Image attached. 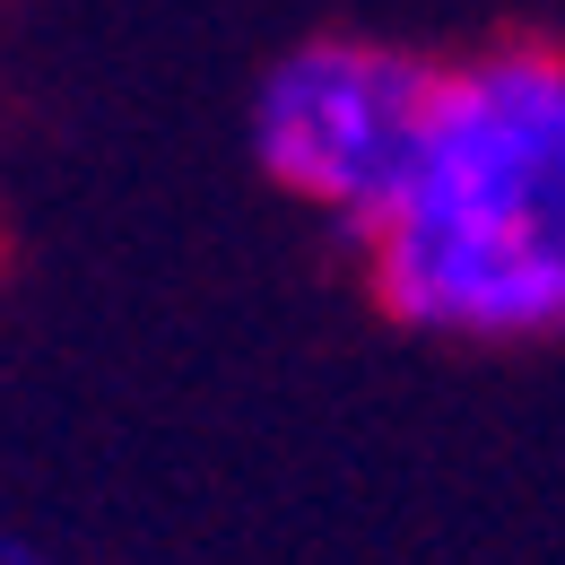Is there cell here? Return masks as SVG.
<instances>
[{"label": "cell", "instance_id": "2", "mask_svg": "<svg viewBox=\"0 0 565 565\" xmlns=\"http://www.w3.org/2000/svg\"><path fill=\"white\" fill-rule=\"evenodd\" d=\"M435 78L444 62L374 35H305L253 87V166L287 201L365 244L426 148Z\"/></svg>", "mask_w": 565, "mask_h": 565}, {"label": "cell", "instance_id": "3", "mask_svg": "<svg viewBox=\"0 0 565 565\" xmlns=\"http://www.w3.org/2000/svg\"><path fill=\"white\" fill-rule=\"evenodd\" d=\"M0 565H62V557H53L35 531H9V540H0Z\"/></svg>", "mask_w": 565, "mask_h": 565}, {"label": "cell", "instance_id": "1", "mask_svg": "<svg viewBox=\"0 0 565 565\" xmlns=\"http://www.w3.org/2000/svg\"><path fill=\"white\" fill-rule=\"evenodd\" d=\"M365 287L418 340H565V44L444 62L418 166L365 235Z\"/></svg>", "mask_w": 565, "mask_h": 565}]
</instances>
